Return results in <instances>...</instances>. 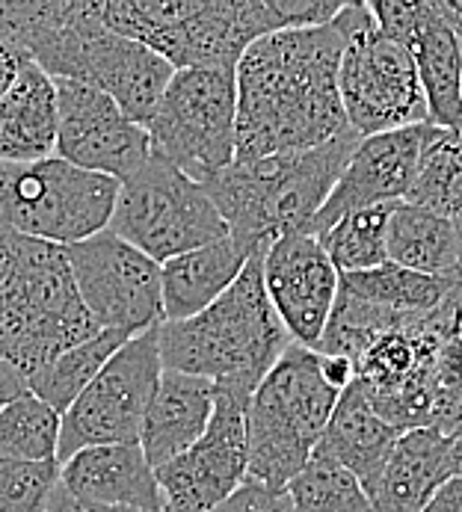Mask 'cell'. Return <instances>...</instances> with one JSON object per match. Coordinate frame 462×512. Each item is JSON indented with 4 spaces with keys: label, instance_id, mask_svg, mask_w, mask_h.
Returning a JSON list of instances; mask_svg holds the SVG:
<instances>
[{
    "label": "cell",
    "instance_id": "obj_20",
    "mask_svg": "<svg viewBox=\"0 0 462 512\" xmlns=\"http://www.w3.org/2000/svg\"><path fill=\"white\" fill-rule=\"evenodd\" d=\"M451 477V439L439 430H409L365 483V492L377 512H424Z\"/></svg>",
    "mask_w": 462,
    "mask_h": 512
},
{
    "label": "cell",
    "instance_id": "obj_32",
    "mask_svg": "<svg viewBox=\"0 0 462 512\" xmlns=\"http://www.w3.org/2000/svg\"><path fill=\"white\" fill-rule=\"evenodd\" d=\"M202 0H98L101 24L131 42L149 45L154 36L184 24Z\"/></svg>",
    "mask_w": 462,
    "mask_h": 512
},
{
    "label": "cell",
    "instance_id": "obj_4",
    "mask_svg": "<svg viewBox=\"0 0 462 512\" xmlns=\"http://www.w3.org/2000/svg\"><path fill=\"white\" fill-rule=\"evenodd\" d=\"M157 341L163 367L255 394L294 344L264 285V255H255L211 308L181 323H163Z\"/></svg>",
    "mask_w": 462,
    "mask_h": 512
},
{
    "label": "cell",
    "instance_id": "obj_1",
    "mask_svg": "<svg viewBox=\"0 0 462 512\" xmlns=\"http://www.w3.org/2000/svg\"><path fill=\"white\" fill-rule=\"evenodd\" d=\"M347 6V3H344ZM341 12L323 27L279 30L258 39L237 66V160H261L326 146L347 125Z\"/></svg>",
    "mask_w": 462,
    "mask_h": 512
},
{
    "label": "cell",
    "instance_id": "obj_30",
    "mask_svg": "<svg viewBox=\"0 0 462 512\" xmlns=\"http://www.w3.org/2000/svg\"><path fill=\"white\" fill-rule=\"evenodd\" d=\"M63 415L27 394L0 412V459L57 462Z\"/></svg>",
    "mask_w": 462,
    "mask_h": 512
},
{
    "label": "cell",
    "instance_id": "obj_14",
    "mask_svg": "<svg viewBox=\"0 0 462 512\" xmlns=\"http://www.w3.org/2000/svg\"><path fill=\"white\" fill-rule=\"evenodd\" d=\"M249 400L252 391L217 385V406L205 436L187 453L157 468L163 512H211L249 480Z\"/></svg>",
    "mask_w": 462,
    "mask_h": 512
},
{
    "label": "cell",
    "instance_id": "obj_18",
    "mask_svg": "<svg viewBox=\"0 0 462 512\" xmlns=\"http://www.w3.org/2000/svg\"><path fill=\"white\" fill-rule=\"evenodd\" d=\"M430 131L433 125H415V128L362 140L353 151L344 175L338 178L329 202L320 208V214L308 225L306 234L320 240L335 222H341L356 211L406 202V193L412 187V178H415Z\"/></svg>",
    "mask_w": 462,
    "mask_h": 512
},
{
    "label": "cell",
    "instance_id": "obj_26",
    "mask_svg": "<svg viewBox=\"0 0 462 512\" xmlns=\"http://www.w3.org/2000/svg\"><path fill=\"white\" fill-rule=\"evenodd\" d=\"M131 338L122 332H98L89 341L60 353L54 362L30 373V394L48 403L54 412L66 415L75 400L95 382V376L107 362L128 344Z\"/></svg>",
    "mask_w": 462,
    "mask_h": 512
},
{
    "label": "cell",
    "instance_id": "obj_12",
    "mask_svg": "<svg viewBox=\"0 0 462 512\" xmlns=\"http://www.w3.org/2000/svg\"><path fill=\"white\" fill-rule=\"evenodd\" d=\"M160 376L157 329L131 338L63 415L57 462H69L86 447L140 444Z\"/></svg>",
    "mask_w": 462,
    "mask_h": 512
},
{
    "label": "cell",
    "instance_id": "obj_16",
    "mask_svg": "<svg viewBox=\"0 0 462 512\" xmlns=\"http://www.w3.org/2000/svg\"><path fill=\"white\" fill-rule=\"evenodd\" d=\"M368 9L385 36L409 51L430 107V125L457 131L462 125V51L436 0H374Z\"/></svg>",
    "mask_w": 462,
    "mask_h": 512
},
{
    "label": "cell",
    "instance_id": "obj_13",
    "mask_svg": "<svg viewBox=\"0 0 462 512\" xmlns=\"http://www.w3.org/2000/svg\"><path fill=\"white\" fill-rule=\"evenodd\" d=\"M66 249L80 299L101 332L137 338L166 323L163 276L149 255L110 228Z\"/></svg>",
    "mask_w": 462,
    "mask_h": 512
},
{
    "label": "cell",
    "instance_id": "obj_27",
    "mask_svg": "<svg viewBox=\"0 0 462 512\" xmlns=\"http://www.w3.org/2000/svg\"><path fill=\"white\" fill-rule=\"evenodd\" d=\"M406 202L448 220L462 217V140L457 131L436 128L421 151Z\"/></svg>",
    "mask_w": 462,
    "mask_h": 512
},
{
    "label": "cell",
    "instance_id": "obj_34",
    "mask_svg": "<svg viewBox=\"0 0 462 512\" xmlns=\"http://www.w3.org/2000/svg\"><path fill=\"white\" fill-rule=\"evenodd\" d=\"M72 0H0V45L15 51H30L66 21Z\"/></svg>",
    "mask_w": 462,
    "mask_h": 512
},
{
    "label": "cell",
    "instance_id": "obj_3",
    "mask_svg": "<svg viewBox=\"0 0 462 512\" xmlns=\"http://www.w3.org/2000/svg\"><path fill=\"white\" fill-rule=\"evenodd\" d=\"M98 332L77 291L69 249L0 225V359L30 379Z\"/></svg>",
    "mask_w": 462,
    "mask_h": 512
},
{
    "label": "cell",
    "instance_id": "obj_11",
    "mask_svg": "<svg viewBox=\"0 0 462 512\" xmlns=\"http://www.w3.org/2000/svg\"><path fill=\"white\" fill-rule=\"evenodd\" d=\"M146 131L154 157L211 181L237 160V72H175Z\"/></svg>",
    "mask_w": 462,
    "mask_h": 512
},
{
    "label": "cell",
    "instance_id": "obj_24",
    "mask_svg": "<svg viewBox=\"0 0 462 512\" xmlns=\"http://www.w3.org/2000/svg\"><path fill=\"white\" fill-rule=\"evenodd\" d=\"M400 436L403 433L377 412L368 391L359 382H353L350 388L341 391V400L332 412V421L317 444L314 456L347 468L365 486L383 468V462Z\"/></svg>",
    "mask_w": 462,
    "mask_h": 512
},
{
    "label": "cell",
    "instance_id": "obj_21",
    "mask_svg": "<svg viewBox=\"0 0 462 512\" xmlns=\"http://www.w3.org/2000/svg\"><path fill=\"white\" fill-rule=\"evenodd\" d=\"M214 406H217V382L163 367L140 436V447L146 450V459L152 462L154 471L187 453L205 436L214 418Z\"/></svg>",
    "mask_w": 462,
    "mask_h": 512
},
{
    "label": "cell",
    "instance_id": "obj_29",
    "mask_svg": "<svg viewBox=\"0 0 462 512\" xmlns=\"http://www.w3.org/2000/svg\"><path fill=\"white\" fill-rule=\"evenodd\" d=\"M394 205H377L356 211L341 222H335L323 237V249L338 267L341 276L368 273L388 264V225Z\"/></svg>",
    "mask_w": 462,
    "mask_h": 512
},
{
    "label": "cell",
    "instance_id": "obj_40",
    "mask_svg": "<svg viewBox=\"0 0 462 512\" xmlns=\"http://www.w3.org/2000/svg\"><path fill=\"white\" fill-rule=\"evenodd\" d=\"M424 512H462V480L460 477H451L439 492L436 498L424 507Z\"/></svg>",
    "mask_w": 462,
    "mask_h": 512
},
{
    "label": "cell",
    "instance_id": "obj_45",
    "mask_svg": "<svg viewBox=\"0 0 462 512\" xmlns=\"http://www.w3.org/2000/svg\"><path fill=\"white\" fill-rule=\"evenodd\" d=\"M457 134H460V140H462V125H460V128H457Z\"/></svg>",
    "mask_w": 462,
    "mask_h": 512
},
{
    "label": "cell",
    "instance_id": "obj_23",
    "mask_svg": "<svg viewBox=\"0 0 462 512\" xmlns=\"http://www.w3.org/2000/svg\"><path fill=\"white\" fill-rule=\"evenodd\" d=\"M255 255L246 252L234 237L178 255L160 267L163 276V317L181 323L211 308L237 282Z\"/></svg>",
    "mask_w": 462,
    "mask_h": 512
},
{
    "label": "cell",
    "instance_id": "obj_43",
    "mask_svg": "<svg viewBox=\"0 0 462 512\" xmlns=\"http://www.w3.org/2000/svg\"><path fill=\"white\" fill-rule=\"evenodd\" d=\"M457 237H460V273H462V217L457 220Z\"/></svg>",
    "mask_w": 462,
    "mask_h": 512
},
{
    "label": "cell",
    "instance_id": "obj_36",
    "mask_svg": "<svg viewBox=\"0 0 462 512\" xmlns=\"http://www.w3.org/2000/svg\"><path fill=\"white\" fill-rule=\"evenodd\" d=\"M433 382H436V397L462 394V332H454L439 347L433 362Z\"/></svg>",
    "mask_w": 462,
    "mask_h": 512
},
{
    "label": "cell",
    "instance_id": "obj_6",
    "mask_svg": "<svg viewBox=\"0 0 462 512\" xmlns=\"http://www.w3.org/2000/svg\"><path fill=\"white\" fill-rule=\"evenodd\" d=\"M54 80H69L110 95L128 119L149 128L175 69L152 48L122 39L101 24L98 0H72L69 15L30 51Z\"/></svg>",
    "mask_w": 462,
    "mask_h": 512
},
{
    "label": "cell",
    "instance_id": "obj_42",
    "mask_svg": "<svg viewBox=\"0 0 462 512\" xmlns=\"http://www.w3.org/2000/svg\"><path fill=\"white\" fill-rule=\"evenodd\" d=\"M451 471L462 480V436L451 439Z\"/></svg>",
    "mask_w": 462,
    "mask_h": 512
},
{
    "label": "cell",
    "instance_id": "obj_41",
    "mask_svg": "<svg viewBox=\"0 0 462 512\" xmlns=\"http://www.w3.org/2000/svg\"><path fill=\"white\" fill-rule=\"evenodd\" d=\"M436 6H439L442 18L451 24V30H454L462 51V0H436Z\"/></svg>",
    "mask_w": 462,
    "mask_h": 512
},
{
    "label": "cell",
    "instance_id": "obj_22",
    "mask_svg": "<svg viewBox=\"0 0 462 512\" xmlns=\"http://www.w3.org/2000/svg\"><path fill=\"white\" fill-rule=\"evenodd\" d=\"M60 95L57 80L33 60L0 98V160L33 163L57 154Z\"/></svg>",
    "mask_w": 462,
    "mask_h": 512
},
{
    "label": "cell",
    "instance_id": "obj_5",
    "mask_svg": "<svg viewBox=\"0 0 462 512\" xmlns=\"http://www.w3.org/2000/svg\"><path fill=\"white\" fill-rule=\"evenodd\" d=\"M338 400L320 356L291 344L249 400V483L288 489L311 462Z\"/></svg>",
    "mask_w": 462,
    "mask_h": 512
},
{
    "label": "cell",
    "instance_id": "obj_25",
    "mask_svg": "<svg viewBox=\"0 0 462 512\" xmlns=\"http://www.w3.org/2000/svg\"><path fill=\"white\" fill-rule=\"evenodd\" d=\"M388 261L424 276L462 279L457 220L397 202L388 225Z\"/></svg>",
    "mask_w": 462,
    "mask_h": 512
},
{
    "label": "cell",
    "instance_id": "obj_33",
    "mask_svg": "<svg viewBox=\"0 0 462 512\" xmlns=\"http://www.w3.org/2000/svg\"><path fill=\"white\" fill-rule=\"evenodd\" d=\"M60 483V462L0 459V512H45Z\"/></svg>",
    "mask_w": 462,
    "mask_h": 512
},
{
    "label": "cell",
    "instance_id": "obj_10",
    "mask_svg": "<svg viewBox=\"0 0 462 512\" xmlns=\"http://www.w3.org/2000/svg\"><path fill=\"white\" fill-rule=\"evenodd\" d=\"M341 9L344 3L338 0H202L184 24L154 36L146 48L175 72H237L243 54L258 39L279 30L323 27Z\"/></svg>",
    "mask_w": 462,
    "mask_h": 512
},
{
    "label": "cell",
    "instance_id": "obj_8",
    "mask_svg": "<svg viewBox=\"0 0 462 512\" xmlns=\"http://www.w3.org/2000/svg\"><path fill=\"white\" fill-rule=\"evenodd\" d=\"M347 48L341 57V101L347 125L362 137L430 125V107L409 51L377 27L368 3L341 9Z\"/></svg>",
    "mask_w": 462,
    "mask_h": 512
},
{
    "label": "cell",
    "instance_id": "obj_31",
    "mask_svg": "<svg viewBox=\"0 0 462 512\" xmlns=\"http://www.w3.org/2000/svg\"><path fill=\"white\" fill-rule=\"evenodd\" d=\"M288 492L297 512H377L356 474L320 456H311Z\"/></svg>",
    "mask_w": 462,
    "mask_h": 512
},
{
    "label": "cell",
    "instance_id": "obj_38",
    "mask_svg": "<svg viewBox=\"0 0 462 512\" xmlns=\"http://www.w3.org/2000/svg\"><path fill=\"white\" fill-rule=\"evenodd\" d=\"M45 512H149V510H134V507H107V504H92V501H80L75 495H69L60 483L48 501Z\"/></svg>",
    "mask_w": 462,
    "mask_h": 512
},
{
    "label": "cell",
    "instance_id": "obj_44",
    "mask_svg": "<svg viewBox=\"0 0 462 512\" xmlns=\"http://www.w3.org/2000/svg\"><path fill=\"white\" fill-rule=\"evenodd\" d=\"M457 293H460V302H462V282H460V285H457Z\"/></svg>",
    "mask_w": 462,
    "mask_h": 512
},
{
    "label": "cell",
    "instance_id": "obj_28",
    "mask_svg": "<svg viewBox=\"0 0 462 512\" xmlns=\"http://www.w3.org/2000/svg\"><path fill=\"white\" fill-rule=\"evenodd\" d=\"M462 279H439V276H424L415 270H406L400 264H383L368 273H353L341 276V285L359 293L362 299L380 305L394 314H430L436 311Z\"/></svg>",
    "mask_w": 462,
    "mask_h": 512
},
{
    "label": "cell",
    "instance_id": "obj_9",
    "mask_svg": "<svg viewBox=\"0 0 462 512\" xmlns=\"http://www.w3.org/2000/svg\"><path fill=\"white\" fill-rule=\"evenodd\" d=\"M110 231L160 267L229 237V225L208 190L154 154L140 172L119 184Z\"/></svg>",
    "mask_w": 462,
    "mask_h": 512
},
{
    "label": "cell",
    "instance_id": "obj_37",
    "mask_svg": "<svg viewBox=\"0 0 462 512\" xmlns=\"http://www.w3.org/2000/svg\"><path fill=\"white\" fill-rule=\"evenodd\" d=\"M30 394V379L21 367H15L12 362L0 359V412L6 406H12L15 400Z\"/></svg>",
    "mask_w": 462,
    "mask_h": 512
},
{
    "label": "cell",
    "instance_id": "obj_19",
    "mask_svg": "<svg viewBox=\"0 0 462 512\" xmlns=\"http://www.w3.org/2000/svg\"><path fill=\"white\" fill-rule=\"evenodd\" d=\"M60 486L80 501L163 512L157 471L140 444L86 447L60 465Z\"/></svg>",
    "mask_w": 462,
    "mask_h": 512
},
{
    "label": "cell",
    "instance_id": "obj_7",
    "mask_svg": "<svg viewBox=\"0 0 462 512\" xmlns=\"http://www.w3.org/2000/svg\"><path fill=\"white\" fill-rule=\"evenodd\" d=\"M116 196L119 181L57 154L33 163L0 160V225L42 243L75 246L107 231Z\"/></svg>",
    "mask_w": 462,
    "mask_h": 512
},
{
    "label": "cell",
    "instance_id": "obj_35",
    "mask_svg": "<svg viewBox=\"0 0 462 512\" xmlns=\"http://www.w3.org/2000/svg\"><path fill=\"white\" fill-rule=\"evenodd\" d=\"M211 512H297V504L288 489H270L246 480L226 504Z\"/></svg>",
    "mask_w": 462,
    "mask_h": 512
},
{
    "label": "cell",
    "instance_id": "obj_2",
    "mask_svg": "<svg viewBox=\"0 0 462 512\" xmlns=\"http://www.w3.org/2000/svg\"><path fill=\"white\" fill-rule=\"evenodd\" d=\"M359 143L362 137L347 128L332 143L311 151L234 160L202 187L229 225L231 237L246 252L264 255L276 240L306 234Z\"/></svg>",
    "mask_w": 462,
    "mask_h": 512
},
{
    "label": "cell",
    "instance_id": "obj_39",
    "mask_svg": "<svg viewBox=\"0 0 462 512\" xmlns=\"http://www.w3.org/2000/svg\"><path fill=\"white\" fill-rule=\"evenodd\" d=\"M30 63V57L24 51H15L9 45H0V98L12 89V83L18 80L21 69Z\"/></svg>",
    "mask_w": 462,
    "mask_h": 512
},
{
    "label": "cell",
    "instance_id": "obj_17",
    "mask_svg": "<svg viewBox=\"0 0 462 512\" xmlns=\"http://www.w3.org/2000/svg\"><path fill=\"white\" fill-rule=\"evenodd\" d=\"M264 285L294 344L317 350L335 311L341 273L311 234H288L264 252Z\"/></svg>",
    "mask_w": 462,
    "mask_h": 512
},
{
    "label": "cell",
    "instance_id": "obj_15",
    "mask_svg": "<svg viewBox=\"0 0 462 512\" xmlns=\"http://www.w3.org/2000/svg\"><path fill=\"white\" fill-rule=\"evenodd\" d=\"M57 95V157L86 172L107 175L119 184L152 160L149 131L128 119L110 95L69 80H57Z\"/></svg>",
    "mask_w": 462,
    "mask_h": 512
}]
</instances>
